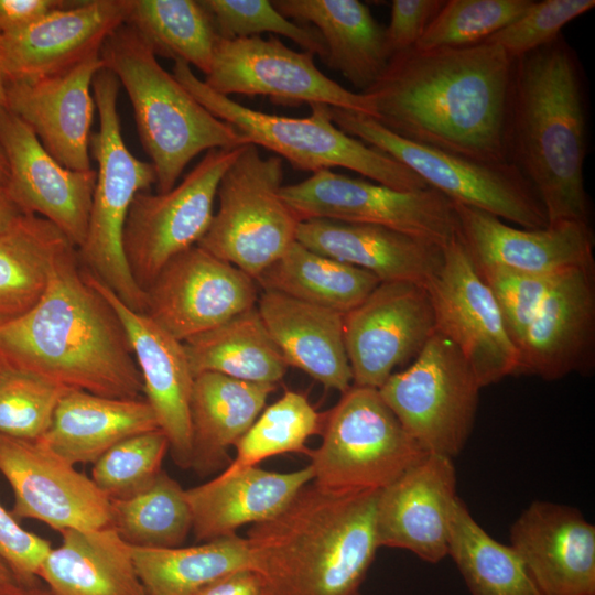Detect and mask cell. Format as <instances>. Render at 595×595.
Returning a JSON list of instances; mask_svg holds the SVG:
<instances>
[{
	"instance_id": "27",
	"label": "cell",
	"mask_w": 595,
	"mask_h": 595,
	"mask_svg": "<svg viewBox=\"0 0 595 595\" xmlns=\"http://www.w3.org/2000/svg\"><path fill=\"white\" fill-rule=\"evenodd\" d=\"M296 241L304 247L372 273L380 282L425 286L443 262V247L369 224L331 219L301 221Z\"/></svg>"
},
{
	"instance_id": "10",
	"label": "cell",
	"mask_w": 595,
	"mask_h": 595,
	"mask_svg": "<svg viewBox=\"0 0 595 595\" xmlns=\"http://www.w3.org/2000/svg\"><path fill=\"white\" fill-rule=\"evenodd\" d=\"M345 133L383 152L454 203L478 208L526 229L548 226L531 184L508 163H483L404 139L374 118L329 106Z\"/></svg>"
},
{
	"instance_id": "12",
	"label": "cell",
	"mask_w": 595,
	"mask_h": 595,
	"mask_svg": "<svg viewBox=\"0 0 595 595\" xmlns=\"http://www.w3.org/2000/svg\"><path fill=\"white\" fill-rule=\"evenodd\" d=\"M281 196L300 221L331 219L388 227L445 247L458 235L454 202L426 187L399 191L324 169Z\"/></svg>"
},
{
	"instance_id": "29",
	"label": "cell",
	"mask_w": 595,
	"mask_h": 595,
	"mask_svg": "<svg viewBox=\"0 0 595 595\" xmlns=\"http://www.w3.org/2000/svg\"><path fill=\"white\" fill-rule=\"evenodd\" d=\"M312 479L310 465L290 473L252 466L185 489L195 539L205 542L232 536L245 524L274 517Z\"/></svg>"
},
{
	"instance_id": "34",
	"label": "cell",
	"mask_w": 595,
	"mask_h": 595,
	"mask_svg": "<svg viewBox=\"0 0 595 595\" xmlns=\"http://www.w3.org/2000/svg\"><path fill=\"white\" fill-rule=\"evenodd\" d=\"M71 247L55 225L37 215H22L0 236V326L37 304L55 264Z\"/></svg>"
},
{
	"instance_id": "22",
	"label": "cell",
	"mask_w": 595,
	"mask_h": 595,
	"mask_svg": "<svg viewBox=\"0 0 595 595\" xmlns=\"http://www.w3.org/2000/svg\"><path fill=\"white\" fill-rule=\"evenodd\" d=\"M595 263L562 272L518 345L517 374L558 380L593 367Z\"/></svg>"
},
{
	"instance_id": "32",
	"label": "cell",
	"mask_w": 595,
	"mask_h": 595,
	"mask_svg": "<svg viewBox=\"0 0 595 595\" xmlns=\"http://www.w3.org/2000/svg\"><path fill=\"white\" fill-rule=\"evenodd\" d=\"M159 429L145 399H118L69 389L41 440L73 465L93 464L122 440Z\"/></svg>"
},
{
	"instance_id": "42",
	"label": "cell",
	"mask_w": 595,
	"mask_h": 595,
	"mask_svg": "<svg viewBox=\"0 0 595 595\" xmlns=\"http://www.w3.org/2000/svg\"><path fill=\"white\" fill-rule=\"evenodd\" d=\"M532 0L445 1L413 47H461L485 42L522 15Z\"/></svg>"
},
{
	"instance_id": "17",
	"label": "cell",
	"mask_w": 595,
	"mask_h": 595,
	"mask_svg": "<svg viewBox=\"0 0 595 595\" xmlns=\"http://www.w3.org/2000/svg\"><path fill=\"white\" fill-rule=\"evenodd\" d=\"M0 474L13 491L17 520L41 521L60 533L110 526L109 498L41 439L0 433Z\"/></svg>"
},
{
	"instance_id": "18",
	"label": "cell",
	"mask_w": 595,
	"mask_h": 595,
	"mask_svg": "<svg viewBox=\"0 0 595 595\" xmlns=\"http://www.w3.org/2000/svg\"><path fill=\"white\" fill-rule=\"evenodd\" d=\"M425 286L380 282L344 314V340L353 385L379 389L396 367L415 358L435 333Z\"/></svg>"
},
{
	"instance_id": "2",
	"label": "cell",
	"mask_w": 595,
	"mask_h": 595,
	"mask_svg": "<svg viewBox=\"0 0 595 595\" xmlns=\"http://www.w3.org/2000/svg\"><path fill=\"white\" fill-rule=\"evenodd\" d=\"M0 365L105 397L143 393L123 326L89 282L75 247L58 259L37 304L0 326Z\"/></svg>"
},
{
	"instance_id": "35",
	"label": "cell",
	"mask_w": 595,
	"mask_h": 595,
	"mask_svg": "<svg viewBox=\"0 0 595 595\" xmlns=\"http://www.w3.org/2000/svg\"><path fill=\"white\" fill-rule=\"evenodd\" d=\"M193 376L217 372L235 379L277 385L288 369L257 306L183 342Z\"/></svg>"
},
{
	"instance_id": "37",
	"label": "cell",
	"mask_w": 595,
	"mask_h": 595,
	"mask_svg": "<svg viewBox=\"0 0 595 595\" xmlns=\"http://www.w3.org/2000/svg\"><path fill=\"white\" fill-rule=\"evenodd\" d=\"M263 291L345 314L359 305L380 281L370 272L315 252L299 241L255 280Z\"/></svg>"
},
{
	"instance_id": "25",
	"label": "cell",
	"mask_w": 595,
	"mask_h": 595,
	"mask_svg": "<svg viewBox=\"0 0 595 595\" xmlns=\"http://www.w3.org/2000/svg\"><path fill=\"white\" fill-rule=\"evenodd\" d=\"M454 205L458 238L476 268L555 274L594 264L591 224L561 221L526 229L478 208Z\"/></svg>"
},
{
	"instance_id": "31",
	"label": "cell",
	"mask_w": 595,
	"mask_h": 595,
	"mask_svg": "<svg viewBox=\"0 0 595 595\" xmlns=\"http://www.w3.org/2000/svg\"><path fill=\"white\" fill-rule=\"evenodd\" d=\"M61 534L37 575L53 595H147L131 545L112 527Z\"/></svg>"
},
{
	"instance_id": "52",
	"label": "cell",
	"mask_w": 595,
	"mask_h": 595,
	"mask_svg": "<svg viewBox=\"0 0 595 595\" xmlns=\"http://www.w3.org/2000/svg\"><path fill=\"white\" fill-rule=\"evenodd\" d=\"M0 595H53L47 586L40 582H21L15 578L0 582Z\"/></svg>"
},
{
	"instance_id": "20",
	"label": "cell",
	"mask_w": 595,
	"mask_h": 595,
	"mask_svg": "<svg viewBox=\"0 0 595 595\" xmlns=\"http://www.w3.org/2000/svg\"><path fill=\"white\" fill-rule=\"evenodd\" d=\"M130 0L73 1L18 31L0 35V69L7 83L65 72L98 54L125 23Z\"/></svg>"
},
{
	"instance_id": "13",
	"label": "cell",
	"mask_w": 595,
	"mask_h": 595,
	"mask_svg": "<svg viewBox=\"0 0 595 595\" xmlns=\"http://www.w3.org/2000/svg\"><path fill=\"white\" fill-rule=\"evenodd\" d=\"M242 147L208 150L170 191L134 196L123 227L122 248L141 290L145 291L170 259L202 239L214 215L219 182Z\"/></svg>"
},
{
	"instance_id": "40",
	"label": "cell",
	"mask_w": 595,
	"mask_h": 595,
	"mask_svg": "<svg viewBox=\"0 0 595 595\" xmlns=\"http://www.w3.org/2000/svg\"><path fill=\"white\" fill-rule=\"evenodd\" d=\"M110 527L132 547H180L192 531L185 489L162 469L138 493L110 500Z\"/></svg>"
},
{
	"instance_id": "49",
	"label": "cell",
	"mask_w": 595,
	"mask_h": 595,
	"mask_svg": "<svg viewBox=\"0 0 595 595\" xmlns=\"http://www.w3.org/2000/svg\"><path fill=\"white\" fill-rule=\"evenodd\" d=\"M443 0H393L385 29L390 56L413 47L439 13Z\"/></svg>"
},
{
	"instance_id": "28",
	"label": "cell",
	"mask_w": 595,
	"mask_h": 595,
	"mask_svg": "<svg viewBox=\"0 0 595 595\" xmlns=\"http://www.w3.org/2000/svg\"><path fill=\"white\" fill-rule=\"evenodd\" d=\"M256 306L288 366L340 393L353 386L344 314L274 291H262Z\"/></svg>"
},
{
	"instance_id": "9",
	"label": "cell",
	"mask_w": 595,
	"mask_h": 595,
	"mask_svg": "<svg viewBox=\"0 0 595 595\" xmlns=\"http://www.w3.org/2000/svg\"><path fill=\"white\" fill-rule=\"evenodd\" d=\"M283 163L248 143L223 175L218 210L197 246L253 280L296 241L300 220L281 196Z\"/></svg>"
},
{
	"instance_id": "45",
	"label": "cell",
	"mask_w": 595,
	"mask_h": 595,
	"mask_svg": "<svg viewBox=\"0 0 595 595\" xmlns=\"http://www.w3.org/2000/svg\"><path fill=\"white\" fill-rule=\"evenodd\" d=\"M212 15L219 39L234 40L274 33L295 42L305 52L316 54L322 62L326 47L320 32L312 25L285 18L269 0H202Z\"/></svg>"
},
{
	"instance_id": "16",
	"label": "cell",
	"mask_w": 595,
	"mask_h": 595,
	"mask_svg": "<svg viewBox=\"0 0 595 595\" xmlns=\"http://www.w3.org/2000/svg\"><path fill=\"white\" fill-rule=\"evenodd\" d=\"M144 293V313L182 343L258 301L251 277L197 245L170 259Z\"/></svg>"
},
{
	"instance_id": "44",
	"label": "cell",
	"mask_w": 595,
	"mask_h": 595,
	"mask_svg": "<svg viewBox=\"0 0 595 595\" xmlns=\"http://www.w3.org/2000/svg\"><path fill=\"white\" fill-rule=\"evenodd\" d=\"M167 451V437L160 429L134 434L93 463L90 478L109 500L128 497L159 475Z\"/></svg>"
},
{
	"instance_id": "11",
	"label": "cell",
	"mask_w": 595,
	"mask_h": 595,
	"mask_svg": "<svg viewBox=\"0 0 595 595\" xmlns=\"http://www.w3.org/2000/svg\"><path fill=\"white\" fill-rule=\"evenodd\" d=\"M480 389L457 347L435 331L413 363L378 391L425 453L453 458L473 430Z\"/></svg>"
},
{
	"instance_id": "14",
	"label": "cell",
	"mask_w": 595,
	"mask_h": 595,
	"mask_svg": "<svg viewBox=\"0 0 595 595\" xmlns=\"http://www.w3.org/2000/svg\"><path fill=\"white\" fill-rule=\"evenodd\" d=\"M204 83L214 91L269 96L284 105L325 104L376 118L374 101L324 75L314 54L296 52L277 36L219 39Z\"/></svg>"
},
{
	"instance_id": "33",
	"label": "cell",
	"mask_w": 595,
	"mask_h": 595,
	"mask_svg": "<svg viewBox=\"0 0 595 595\" xmlns=\"http://www.w3.org/2000/svg\"><path fill=\"white\" fill-rule=\"evenodd\" d=\"M277 385L249 382L217 372L194 377L190 415L192 465L210 474L228 461L235 446L262 412Z\"/></svg>"
},
{
	"instance_id": "43",
	"label": "cell",
	"mask_w": 595,
	"mask_h": 595,
	"mask_svg": "<svg viewBox=\"0 0 595 595\" xmlns=\"http://www.w3.org/2000/svg\"><path fill=\"white\" fill-rule=\"evenodd\" d=\"M67 390L34 374L0 365V433L41 439Z\"/></svg>"
},
{
	"instance_id": "3",
	"label": "cell",
	"mask_w": 595,
	"mask_h": 595,
	"mask_svg": "<svg viewBox=\"0 0 595 595\" xmlns=\"http://www.w3.org/2000/svg\"><path fill=\"white\" fill-rule=\"evenodd\" d=\"M379 490L335 491L309 483L246 539L264 595H360L379 548Z\"/></svg>"
},
{
	"instance_id": "39",
	"label": "cell",
	"mask_w": 595,
	"mask_h": 595,
	"mask_svg": "<svg viewBox=\"0 0 595 595\" xmlns=\"http://www.w3.org/2000/svg\"><path fill=\"white\" fill-rule=\"evenodd\" d=\"M447 555L472 595H539L513 548L493 539L459 497L450 516Z\"/></svg>"
},
{
	"instance_id": "48",
	"label": "cell",
	"mask_w": 595,
	"mask_h": 595,
	"mask_svg": "<svg viewBox=\"0 0 595 595\" xmlns=\"http://www.w3.org/2000/svg\"><path fill=\"white\" fill-rule=\"evenodd\" d=\"M52 549L46 539L25 530L0 505V555L21 582L39 580L40 566Z\"/></svg>"
},
{
	"instance_id": "5",
	"label": "cell",
	"mask_w": 595,
	"mask_h": 595,
	"mask_svg": "<svg viewBox=\"0 0 595 595\" xmlns=\"http://www.w3.org/2000/svg\"><path fill=\"white\" fill-rule=\"evenodd\" d=\"M99 56L129 96L140 141L155 171L158 193L173 188L203 151L249 143L166 72L129 25L123 23L107 36Z\"/></svg>"
},
{
	"instance_id": "50",
	"label": "cell",
	"mask_w": 595,
	"mask_h": 595,
	"mask_svg": "<svg viewBox=\"0 0 595 595\" xmlns=\"http://www.w3.org/2000/svg\"><path fill=\"white\" fill-rule=\"evenodd\" d=\"M72 3L68 0H0V35L23 29Z\"/></svg>"
},
{
	"instance_id": "21",
	"label": "cell",
	"mask_w": 595,
	"mask_h": 595,
	"mask_svg": "<svg viewBox=\"0 0 595 595\" xmlns=\"http://www.w3.org/2000/svg\"><path fill=\"white\" fill-rule=\"evenodd\" d=\"M89 282L119 317L141 375L143 394L169 441L181 468L192 465L190 403L194 376L183 343L141 313L126 305L107 285L85 270Z\"/></svg>"
},
{
	"instance_id": "6",
	"label": "cell",
	"mask_w": 595,
	"mask_h": 595,
	"mask_svg": "<svg viewBox=\"0 0 595 595\" xmlns=\"http://www.w3.org/2000/svg\"><path fill=\"white\" fill-rule=\"evenodd\" d=\"M172 74L210 113L235 127L249 143L284 158L295 170L315 173L339 166L399 191L429 187L400 162L342 131L325 104H311V115L304 118L270 115L214 91L185 62L175 61Z\"/></svg>"
},
{
	"instance_id": "36",
	"label": "cell",
	"mask_w": 595,
	"mask_h": 595,
	"mask_svg": "<svg viewBox=\"0 0 595 595\" xmlns=\"http://www.w3.org/2000/svg\"><path fill=\"white\" fill-rule=\"evenodd\" d=\"M131 553L147 595H194L230 573L255 569L248 540L237 534L191 547L131 545Z\"/></svg>"
},
{
	"instance_id": "1",
	"label": "cell",
	"mask_w": 595,
	"mask_h": 595,
	"mask_svg": "<svg viewBox=\"0 0 595 595\" xmlns=\"http://www.w3.org/2000/svg\"><path fill=\"white\" fill-rule=\"evenodd\" d=\"M515 62L499 44L411 47L366 94L376 118L410 141L483 163H508ZM511 163V162H510Z\"/></svg>"
},
{
	"instance_id": "47",
	"label": "cell",
	"mask_w": 595,
	"mask_h": 595,
	"mask_svg": "<svg viewBox=\"0 0 595 595\" xmlns=\"http://www.w3.org/2000/svg\"><path fill=\"white\" fill-rule=\"evenodd\" d=\"M476 270L493 292L509 336L518 349L527 327L562 272L532 274L500 268Z\"/></svg>"
},
{
	"instance_id": "19",
	"label": "cell",
	"mask_w": 595,
	"mask_h": 595,
	"mask_svg": "<svg viewBox=\"0 0 595 595\" xmlns=\"http://www.w3.org/2000/svg\"><path fill=\"white\" fill-rule=\"evenodd\" d=\"M0 145L9 165L8 193L23 215L55 225L76 249L85 241L96 170L73 171L60 164L32 129L0 108Z\"/></svg>"
},
{
	"instance_id": "7",
	"label": "cell",
	"mask_w": 595,
	"mask_h": 595,
	"mask_svg": "<svg viewBox=\"0 0 595 595\" xmlns=\"http://www.w3.org/2000/svg\"><path fill=\"white\" fill-rule=\"evenodd\" d=\"M118 78L105 67L91 89L99 129L90 136L89 152L97 162L87 234L77 249L80 264L130 309L145 312V293L133 280L123 248V227L130 205L140 192L156 183L151 162L137 159L126 147L117 108Z\"/></svg>"
},
{
	"instance_id": "26",
	"label": "cell",
	"mask_w": 595,
	"mask_h": 595,
	"mask_svg": "<svg viewBox=\"0 0 595 595\" xmlns=\"http://www.w3.org/2000/svg\"><path fill=\"white\" fill-rule=\"evenodd\" d=\"M457 497L453 458L424 455L379 490V548L403 549L425 562H440L447 555L450 516Z\"/></svg>"
},
{
	"instance_id": "51",
	"label": "cell",
	"mask_w": 595,
	"mask_h": 595,
	"mask_svg": "<svg viewBox=\"0 0 595 595\" xmlns=\"http://www.w3.org/2000/svg\"><path fill=\"white\" fill-rule=\"evenodd\" d=\"M194 595H263V586L253 570H240L210 583Z\"/></svg>"
},
{
	"instance_id": "23",
	"label": "cell",
	"mask_w": 595,
	"mask_h": 595,
	"mask_svg": "<svg viewBox=\"0 0 595 595\" xmlns=\"http://www.w3.org/2000/svg\"><path fill=\"white\" fill-rule=\"evenodd\" d=\"M510 545L539 595H595V527L577 508L531 502L510 528Z\"/></svg>"
},
{
	"instance_id": "4",
	"label": "cell",
	"mask_w": 595,
	"mask_h": 595,
	"mask_svg": "<svg viewBox=\"0 0 595 595\" xmlns=\"http://www.w3.org/2000/svg\"><path fill=\"white\" fill-rule=\"evenodd\" d=\"M586 119L582 69L562 34L516 60L509 161L533 187L548 225L591 224L583 175Z\"/></svg>"
},
{
	"instance_id": "24",
	"label": "cell",
	"mask_w": 595,
	"mask_h": 595,
	"mask_svg": "<svg viewBox=\"0 0 595 595\" xmlns=\"http://www.w3.org/2000/svg\"><path fill=\"white\" fill-rule=\"evenodd\" d=\"M101 68L98 53L60 74L6 86L4 108L32 129L60 164L73 171L93 169L89 142L96 104L91 85Z\"/></svg>"
},
{
	"instance_id": "8",
	"label": "cell",
	"mask_w": 595,
	"mask_h": 595,
	"mask_svg": "<svg viewBox=\"0 0 595 595\" xmlns=\"http://www.w3.org/2000/svg\"><path fill=\"white\" fill-rule=\"evenodd\" d=\"M320 434L307 455L312 483L328 490H381L428 454L369 387L353 385L342 393Z\"/></svg>"
},
{
	"instance_id": "41",
	"label": "cell",
	"mask_w": 595,
	"mask_h": 595,
	"mask_svg": "<svg viewBox=\"0 0 595 595\" xmlns=\"http://www.w3.org/2000/svg\"><path fill=\"white\" fill-rule=\"evenodd\" d=\"M324 414L318 413L307 398L286 390L263 409L249 430L236 443V457L220 476H231L245 468L284 453H304L307 440L322 431Z\"/></svg>"
},
{
	"instance_id": "30",
	"label": "cell",
	"mask_w": 595,
	"mask_h": 595,
	"mask_svg": "<svg viewBox=\"0 0 595 595\" xmlns=\"http://www.w3.org/2000/svg\"><path fill=\"white\" fill-rule=\"evenodd\" d=\"M285 18L314 26L322 35L323 63L360 89H369L385 73L391 58L385 29L369 8L358 0H273Z\"/></svg>"
},
{
	"instance_id": "15",
	"label": "cell",
	"mask_w": 595,
	"mask_h": 595,
	"mask_svg": "<svg viewBox=\"0 0 595 595\" xmlns=\"http://www.w3.org/2000/svg\"><path fill=\"white\" fill-rule=\"evenodd\" d=\"M425 289L436 332L457 347L482 388L517 375L518 349L458 235L443 247V262Z\"/></svg>"
},
{
	"instance_id": "53",
	"label": "cell",
	"mask_w": 595,
	"mask_h": 595,
	"mask_svg": "<svg viewBox=\"0 0 595 595\" xmlns=\"http://www.w3.org/2000/svg\"><path fill=\"white\" fill-rule=\"evenodd\" d=\"M6 186L0 185V236L8 231L22 216Z\"/></svg>"
},
{
	"instance_id": "46",
	"label": "cell",
	"mask_w": 595,
	"mask_h": 595,
	"mask_svg": "<svg viewBox=\"0 0 595 595\" xmlns=\"http://www.w3.org/2000/svg\"><path fill=\"white\" fill-rule=\"evenodd\" d=\"M594 7V0L534 1L522 15L486 41L499 44L517 60L555 40L564 25Z\"/></svg>"
},
{
	"instance_id": "54",
	"label": "cell",
	"mask_w": 595,
	"mask_h": 595,
	"mask_svg": "<svg viewBox=\"0 0 595 595\" xmlns=\"http://www.w3.org/2000/svg\"><path fill=\"white\" fill-rule=\"evenodd\" d=\"M9 180V165L6 154L0 145V185L6 186Z\"/></svg>"
},
{
	"instance_id": "55",
	"label": "cell",
	"mask_w": 595,
	"mask_h": 595,
	"mask_svg": "<svg viewBox=\"0 0 595 595\" xmlns=\"http://www.w3.org/2000/svg\"><path fill=\"white\" fill-rule=\"evenodd\" d=\"M13 574L6 561L0 555V582L12 580Z\"/></svg>"
},
{
	"instance_id": "38",
	"label": "cell",
	"mask_w": 595,
	"mask_h": 595,
	"mask_svg": "<svg viewBox=\"0 0 595 595\" xmlns=\"http://www.w3.org/2000/svg\"><path fill=\"white\" fill-rule=\"evenodd\" d=\"M125 24L155 56L209 73L219 36L202 0H130Z\"/></svg>"
},
{
	"instance_id": "57",
	"label": "cell",
	"mask_w": 595,
	"mask_h": 595,
	"mask_svg": "<svg viewBox=\"0 0 595 595\" xmlns=\"http://www.w3.org/2000/svg\"><path fill=\"white\" fill-rule=\"evenodd\" d=\"M264 595V594H263Z\"/></svg>"
},
{
	"instance_id": "56",
	"label": "cell",
	"mask_w": 595,
	"mask_h": 595,
	"mask_svg": "<svg viewBox=\"0 0 595 595\" xmlns=\"http://www.w3.org/2000/svg\"><path fill=\"white\" fill-rule=\"evenodd\" d=\"M6 86H7V82L0 69V108L6 107Z\"/></svg>"
}]
</instances>
